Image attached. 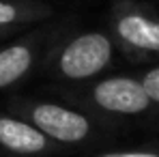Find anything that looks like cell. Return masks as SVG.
I'll return each instance as SVG.
<instances>
[{
	"mask_svg": "<svg viewBox=\"0 0 159 157\" xmlns=\"http://www.w3.org/2000/svg\"><path fill=\"white\" fill-rule=\"evenodd\" d=\"M0 149L15 157H41L54 149V142L26 118L0 114Z\"/></svg>",
	"mask_w": 159,
	"mask_h": 157,
	"instance_id": "6",
	"label": "cell"
},
{
	"mask_svg": "<svg viewBox=\"0 0 159 157\" xmlns=\"http://www.w3.org/2000/svg\"><path fill=\"white\" fill-rule=\"evenodd\" d=\"M114 60V41L103 30H78L56 35L43 62L48 73L62 82L97 80Z\"/></svg>",
	"mask_w": 159,
	"mask_h": 157,
	"instance_id": "1",
	"label": "cell"
},
{
	"mask_svg": "<svg viewBox=\"0 0 159 157\" xmlns=\"http://www.w3.org/2000/svg\"><path fill=\"white\" fill-rule=\"evenodd\" d=\"M97 157H159V155L151 153V151H107V153H101Z\"/></svg>",
	"mask_w": 159,
	"mask_h": 157,
	"instance_id": "9",
	"label": "cell"
},
{
	"mask_svg": "<svg viewBox=\"0 0 159 157\" xmlns=\"http://www.w3.org/2000/svg\"><path fill=\"white\" fill-rule=\"evenodd\" d=\"M13 32H17V30H0V39H4V37H9Z\"/></svg>",
	"mask_w": 159,
	"mask_h": 157,
	"instance_id": "10",
	"label": "cell"
},
{
	"mask_svg": "<svg viewBox=\"0 0 159 157\" xmlns=\"http://www.w3.org/2000/svg\"><path fill=\"white\" fill-rule=\"evenodd\" d=\"M15 108H17L15 112L22 118H26L45 138H50L52 142H58V144L86 142L95 131L93 121L84 112L69 108V105L56 104V101L28 99V101H17Z\"/></svg>",
	"mask_w": 159,
	"mask_h": 157,
	"instance_id": "2",
	"label": "cell"
},
{
	"mask_svg": "<svg viewBox=\"0 0 159 157\" xmlns=\"http://www.w3.org/2000/svg\"><path fill=\"white\" fill-rule=\"evenodd\" d=\"M86 99L107 114L133 116L148 110L151 99L142 86V82L127 76H112V78L97 80L88 90Z\"/></svg>",
	"mask_w": 159,
	"mask_h": 157,
	"instance_id": "5",
	"label": "cell"
},
{
	"mask_svg": "<svg viewBox=\"0 0 159 157\" xmlns=\"http://www.w3.org/2000/svg\"><path fill=\"white\" fill-rule=\"evenodd\" d=\"M140 82H142V86H144L148 99L155 101V104H159V67L151 69V71H146V73L142 76Z\"/></svg>",
	"mask_w": 159,
	"mask_h": 157,
	"instance_id": "8",
	"label": "cell"
},
{
	"mask_svg": "<svg viewBox=\"0 0 159 157\" xmlns=\"http://www.w3.org/2000/svg\"><path fill=\"white\" fill-rule=\"evenodd\" d=\"M110 37L129 52L159 54V20L131 2H116L112 7Z\"/></svg>",
	"mask_w": 159,
	"mask_h": 157,
	"instance_id": "4",
	"label": "cell"
},
{
	"mask_svg": "<svg viewBox=\"0 0 159 157\" xmlns=\"http://www.w3.org/2000/svg\"><path fill=\"white\" fill-rule=\"evenodd\" d=\"M56 11L48 0H0V30H20L50 22Z\"/></svg>",
	"mask_w": 159,
	"mask_h": 157,
	"instance_id": "7",
	"label": "cell"
},
{
	"mask_svg": "<svg viewBox=\"0 0 159 157\" xmlns=\"http://www.w3.org/2000/svg\"><path fill=\"white\" fill-rule=\"evenodd\" d=\"M60 32L58 24H37L24 37L0 48V90H7L26 80L39 62H43L52 41Z\"/></svg>",
	"mask_w": 159,
	"mask_h": 157,
	"instance_id": "3",
	"label": "cell"
}]
</instances>
